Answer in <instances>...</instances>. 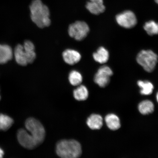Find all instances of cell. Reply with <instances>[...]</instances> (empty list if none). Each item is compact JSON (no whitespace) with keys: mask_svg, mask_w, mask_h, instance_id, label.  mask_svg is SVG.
<instances>
[{"mask_svg":"<svg viewBox=\"0 0 158 158\" xmlns=\"http://www.w3.org/2000/svg\"><path fill=\"white\" fill-rule=\"evenodd\" d=\"M105 121L106 125L110 130L115 131L120 127V122L119 118L114 114H109L106 116Z\"/></svg>","mask_w":158,"mask_h":158,"instance_id":"16","label":"cell"},{"mask_svg":"<svg viewBox=\"0 0 158 158\" xmlns=\"http://www.w3.org/2000/svg\"><path fill=\"white\" fill-rule=\"evenodd\" d=\"M13 52L11 47L7 45L0 44V64H5L11 60Z\"/></svg>","mask_w":158,"mask_h":158,"instance_id":"13","label":"cell"},{"mask_svg":"<svg viewBox=\"0 0 158 158\" xmlns=\"http://www.w3.org/2000/svg\"><path fill=\"white\" fill-rule=\"evenodd\" d=\"M62 55L64 62L70 65L77 64L81 58L80 53L73 49H66L63 52Z\"/></svg>","mask_w":158,"mask_h":158,"instance_id":"9","label":"cell"},{"mask_svg":"<svg viewBox=\"0 0 158 158\" xmlns=\"http://www.w3.org/2000/svg\"><path fill=\"white\" fill-rule=\"evenodd\" d=\"M13 54L14 55L16 62L22 66H26L28 64L26 54L23 45H17L15 47Z\"/></svg>","mask_w":158,"mask_h":158,"instance_id":"11","label":"cell"},{"mask_svg":"<svg viewBox=\"0 0 158 158\" xmlns=\"http://www.w3.org/2000/svg\"><path fill=\"white\" fill-rule=\"evenodd\" d=\"M94 59L96 62L100 64H105L109 58V53L107 49L104 47H99L96 52L93 54Z\"/></svg>","mask_w":158,"mask_h":158,"instance_id":"15","label":"cell"},{"mask_svg":"<svg viewBox=\"0 0 158 158\" xmlns=\"http://www.w3.org/2000/svg\"><path fill=\"white\" fill-rule=\"evenodd\" d=\"M23 46L26 54L28 64H32L34 62L36 57L34 44L31 41L27 40L25 41Z\"/></svg>","mask_w":158,"mask_h":158,"instance_id":"12","label":"cell"},{"mask_svg":"<svg viewBox=\"0 0 158 158\" xmlns=\"http://www.w3.org/2000/svg\"><path fill=\"white\" fill-rule=\"evenodd\" d=\"M69 80L70 84L73 86L80 85L82 82V75L78 71L73 70L69 74Z\"/></svg>","mask_w":158,"mask_h":158,"instance_id":"21","label":"cell"},{"mask_svg":"<svg viewBox=\"0 0 158 158\" xmlns=\"http://www.w3.org/2000/svg\"><path fill=\"white\" fill-rule=\"evenodd\" d=\"M0 100H1V96H0Z\"/></svg>","mask_w":158,"mask_h":158,"instance_id":"26","label":"cell"},{"mask_svg":"<svg viewBox=\"0 0 158 158\" xmlns=\"http://www.w3.org/2000/svg\"><path fill=\"white\" fill-rule=\"evenodd\" d=\"M13 123L12 118L6 114H0V130L7 131L11 127Z\"/></svg>","mask_w":158,"mask_h":158,"instance_id":"20","label":"cell"},{"mask_svg":"<svg viewBox=\"0 0 158 158\" xmlns=\"http://www.w3.org/2000/svg\"><path fill=\"white\" fill-rule=\"evenodd\" d=\"M158 55L151 50H142L138 53L137 61L144 70L151 73L155 70L158 62Z\"/></svg>","mask_w":158,"mask_h":158,"instance_id":"4","label":"cell"},{"mask_svg":"<svg viewBox=\"0 0 158 158\" xmlns=\"http://www.w3.org/2000/svg\"><path fill=\"white\" fill-rule=\"evenodd\" d=\"M73 96L75 99L79 101L86 100L89 96L87 88L84 85H81L74 90Z\"/></svg>","mask_w":158,"mask_h":158,"instance_id":"18","label":"cell"},{"mask_svg":"<svg viewBox=\"0 0 158 158\" xmlns=\"http://www.w3.org/2000/svg\"><path fill=\"white\" fill-rule=\"evenodd\" d=\"M113 74V72L109 67L107 66L101 67L95 75L94 82L100 87H105L109 83L110 77Z\"/></svg>","mask_w":158,"mask_h":158,"instance_id":"7","label":"cell"},{"mask_svg":"<svg viewBox=\"0 0 158 158\" xmlns=\"http://www.w3.org/2000/svg\"><path fill=\"white\" fill-rule=\"evenodd\" d=\"M56 153L59 157L63 158H76L82 155L81 145L74 139H64L57 143Z\"/></svg>","mask_w":158,"mask_h":158,"instance_id":"2","label":"cell"},{"mask_svg":"<svg viewBox=\"0 0 158 158\" xmlns=\"http://www.w3.org/2000/svg\"><path fill=\"white\" fill-rule=\"evenodd\" d=\"M30 10L31 20L40 28L50 25V11L41 0H33L30 6Z\"/></svg>","mask_w":158,"mask_h":158,"instance_id":"1","label":"cell"},{"mask_svg":"<svg viewBox=\"0 0 158 158\" xmlns=\"http://www.w3.org/2000/svg\"><path fill=\"white\" fill-rule=\"evenodd\" d=\"M86 123L91 129L99 130L103 125V119L99 114H93L88 118Z\"/></svg>","mask_w":158,"mask_h":158,"instance_id":"14","label":"cell"},{"mask_svg":"<svg viewBox=\"0 0 158 158\" xmlns=\"http://www.w3.org/2000/svg\"><path fill=\"white\" fill-rule=\"evenodd\" d=\"M143 28L150 35L158 34V23L154 21H150L145 23Z\"/></svg>","mask_w":158,"mask_h":158,"instance_id":"22","label":"cell"},{"mask_svg":"<svg viewBox=\"0 0 158 158\" xmlns=\"http://www.w3.org/2000/svg\"><path fill=\"white\" fill-rule=\"evenodd\" d=\"M17 138L20 144L26 149H33L39 146L26 129L21 128L17 132Z\"/></svg>","mask_w":158,"mask_h":158,"instance_id":"8","label":"cell"},{"mask_svg":"<svg viewBox=\"0 0 158 158\" xmlns=\"http://www.w3.org/2000/svg\"><path fill=\"white\" fill-rule=\"evenodd\" d=\"M156 97L157 100V102H158V92L157 93V94H156Z\"/></svg>","mask_w":158,"mask_h":158,"instance_id":"24","label":"cell"},{"mask_svg":"<svg viewBox=\"0 0 158 158\" xmlns=\"http://www.w3.org/2000/svg\"><path fill=\"white\" fill-rule=\"evenodd\" d=\"M4 155V152L3 150L0 148V158H2Z\"/></svg>","mask_w":158,"mask_h":158,"instance_id":"23","label":"cell"},{"mask_svg":"<svg viewBox=\"0 0 158 158\" xmlns=\"http://www.w3.org/2000/svg\"><path fill=\"white\" fill-rule=\"evenodd\" d=\"M68 31L70 37L77 41H81L87 36L90 28L85 22L78 21L69 25Z\"/></svg>","mask_w":158,"mask_h":158,"instance_id":"5","label":"cell"},{"mask_svg":"<svg viewBox=\"0 0 158 158\" xmlns=\"http://www.w3.org/2000/svg\"><path fill=\"white\" fill-rule=\"evenodd\" d=\"M155 1L156 3L158 5V0H155Z\"/></svg>","mask_w":158,"mask_h":158,"instance_id":"25","label":"cell"},{"mask_svg":"<svg viewBox=\"0 0 158 158\" xmlns=\"http://www.w3.org/2000/svg\"><path fill=\"white\" fill-rule=\"evenodd\" d=\"M116 19L118 25L126 29L133 28L137 23L135 14L130 10H126L118 15Z\"/></svg>","mask_w":158,"mask_h":158,"instance_id":"6","label":"cell"},{"mask_svg":"<svg viewBox=\"0 0 158 158\" xmlns=\"http://www.w3.org/2000/svg\"><path fill=\"white\" fill-rule=\"evenodd\" d=\"M86 7L90 13L96 15L103 13L106 9L103 0H90L87 3Z\"/></svg>","mask_w":158,"mask_h":158,"instance_id":"10","label":"cell"},{"mask_svg":"<svg viewBox=\"0 0 158 158\" xmlns=\"http://www.w3.org/2000/svg\"><path fill=\"white\" fill-rule=\"evenodd\" d=\"M26 129L36 141L39 145L44 142L45 131L41 122L33 118H30L26 120Z\"/></svg>","mask_w":158,"mask_h":158,"instance_id":"3","label":"cell"},{"mask_svg":"<svg viewBox=\"0 0 158 158\" xmlns=\"http://www.w3.org/2000/svg\"><path fill=\"white\" fill-rule=\"evenodd\" d=\"M153 102L149 100H145L138 105V110L142 114L147 115L152 113L154 110Z\"/></svg>","mask_w":158,"mask_h":158,"instance_id":"17","label":"cell"},{"mask_svg":"<svg viewBox=\"0 0 158 158\" xmlns=\"http://www.w3.org/2000/svg\"><path fill=\"white\" fill-rule=\"evenodd\" d=\"M138 86L141 89L140 93L144 95H149L153 93L154 86L151 82L147 81H139L137 82Z\"/></svg>","mask_w":158,"mask_h":158,"instance_id":"19","label":"cell"}]
</instances>
